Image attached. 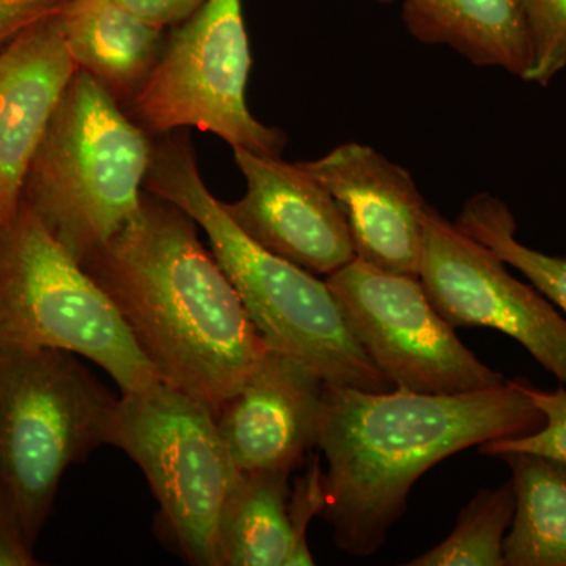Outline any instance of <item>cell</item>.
I'll return each instance as SVG.
<instances>
[{
    "instance_id": "1",
    "label": "cell",
    "mask_w": 566,
    "mask_h": 566,
    "mask_svg": "<svg viewBox=\"0 0 566 566\" xmlns=\"http://www.w3.org/2000/svg\"><path fill=\"white\" fill-rule=\"evenodd\" d=\"M84 270L111 297L166 385L218 417L268 345L240 294L197 237V222L145 191L120 232Z\"/></svg>"
},
{
    "instance_id": "2",
    "label": "cell",
    "mask_w": 566,
    "mask_h": 566,
    "mask_svg": "<svg viewBox=\"0 0 566 566\" xmlns=\"http://www.w3.org/2000/svg\"><path fill=\"white\" fill-rule=\"evenodd\" d=\"M545 416L520 379L463 394L367 392L324 385L316 449L326 457L324 506L349 556L381 549L417 480L461 450L535 433Z\"/></svg>"
},
{
    "instance_id": "3",
    "label": "cell",
    "mask_w": 566,
    "mask_h": 566,
    "mask_svg": "<svg viewBox=\"0 0 566 566\" xmlns=\"http://www.w3.org/2000/svg\"><path fill=\"white\" fill-rule=\"evenodd\" d=\"M144 189L191 216L243 301L268 348L292 356L333 385L392 390L346 322L326 281L253 243L205 185L188 132L155 136Z\"/></svg>"
},
{
    "instance_id": "4",
    "label": "cell",
    "mask_w": 566,
    "mask_h": 566,
    "mask_svg": "<svg viewBox=\"0 0 566 566\" xmlns=\"http://www.w3.org/2000/svg\"><path fill=\"white\" fill-rule=\"evenodd\" d=\"M155 139L77 70L33 156L21 202L81 264L136 218Z\"/></svg>"
},
{
    "instance_id": "5",
    "label": "cell",
    "mask_w": 566,
    "mask_h": 566,
    "mask_svg": "<svg viewBox=\"0 0 566 566\" xmlns=\"http://www.w3.org/2000/svg\"><path fill=\"white\" fill-rule=\"evenodd\" d=\"M115 403L76 354L0 352V501L33 549L66 469L107 446Z\"/></svg>"
},
{
    "instance_id": "6",
    "label": "cell",
    "mask_w": 566,
    "mask_h": 566,
    "mask_svg": "<svg viewBox=\"0 0 566 566\" xmlns=\"http://www.w3.org/2000/svg\"><path fill=\"white\" fill-rule=\"evenodd\" d=\"M14 349L77 354L122 394L163 381L111 297L22 202L0 227V352Z\"/></svg>"
},
{
    "instance_id": "7",
    "label": "cell",
    "mask_w": 566,
    "mask_h": 566,
    "mask_svg": "<svg viewBox=\"0 0 566 566\" xmlns=\"http://www.w3.org/2000/svg\"><path fill=\"white\" fill-rule=\"evenodd\" d=\"M107 444L139 465L156 501L161 534L188 564L221 566L219 534L243 472L211 411L164 381L122 394Z\"/></svg>"
},
{
    "instance_id": "8",
    "label": "cell",
    "mask_w": 566,
    "mask_h": 566,
    "mask_svg": "<svg viewBox=\"0 0 566 566\" xmlns=\"http://www.w3.org/2000/svg\"><path fill=\"white\" fill-rule=\"evenodd\" d=\"M251 69L243 0H207L167 36L161 57L128 104L129 115L153 137L197 128L232 148L281 156L285 134L248 109Z\"/></svg>"
},
{
    "instance_id": "9",
    "label": "cell",
    "mask_w": 566,
    "mask_h": 566,
    "mask_svg": "<svg viewBox=\"0 0 566 566\" xmlns=\"http://www.w3.org/2000/svg\"><path fill=\"white\" fill-rule=\"evenodd\" d=\"M326 283L365 353L394 387L463 394L509 381L465 348L419 277L387 273L356 259L327 275Z\"/></svg>"
},
{
    "instance_id": "10",
    "label": "cell",
    "mask_w": 566,
    "mask_h": 566,
    "mask_svg": "<svg viewBox=\"0 0 566 566\" xmlns=\"http://www.w3.org/2000/svg\"><path fill=\"white\" fill-rule=\"evenodd\" d=\"M419 279L428 300L453 327H491L520 342L566 386V319L534 285L455 222L428 207Z\"/></svg>"
},
{
    "instance_id": "11",
    "label": "cell",
    "mask_w": 566,
    "mask_h": 566,
    "mask_svg": "<svg viewBox=\"0 0 566 566\" xmlns=\"http://www.w3.org/2000/svg\"><path fill=\"white\" fill-rule=\"evenodd\" d=\"M233 155L248 189L222 207L249 240L326 277L356 260L344 211L300 163L245 148H233Z\"/></svg>"
},
{
    "instance_id": "12",
    "label": "cell",
    "mask_w": 566,
    "mask_h": 566,
    "mask_svg": "<svg viewBox=\"0 0 566 566\" xmlns=\"http://www.w3.org/2000/svg\"><path fill=\"white\" fill-rule=\"evenodd\" d=\"M300 164L344 211L356 259L387 273L419 277L430 205L405 167L357 142Z\"/></svg>"
},
{
    "instance_id": "13",
    "label": "cell",
    "mask_w": 566,
    "mask_h": 566,
    "mask_svg": "<svg viewBox=\"0 0 566 566\" xmlns=\"http://www.w3.org/2000/svg\"><path fill=\"white\" fill-rule=\"evenodd\" d=\"M326 381L292 356L268 349L216 417L241 472L296 471L316 449Z\"/></svg>"
},
{
    "instance_id": "14",
    "label": "cell",
    "mask_w": 566,
    "mask_h": 566,
    "mask_svg": "<svg viewBox=\"0 0 566 566\" xmlns=\"http://www.w3.org/2000/svg\"><path fill=\"white\" fill-rule=\"evenodd\" d=\"M77 70L54 14L0 52V227L20 208L33 156Z\"/></svg>"
},
{
    "instance_id": "15",
    "label": "cell",
    "mask_w": 566,
    "mask_h": 566,
    "mask_svg": "<svg viewBox=\"0 0 566 566\" xmlns=\"http://www.w3.org/2000/svg\"><path fill=\"white\" fill-rule=\"evenodd\" d=\"M54 18L77 69L128 106L161 57L166 31L118 0H63Z\"/></svg>"
},
{
    "instance_id": "16",
    "label": "cell",
    "mask_w": 566,
    "mask_h": 566,
    "mask_svg": "<svg viewBox=\"0 0 566 566\" xmlns=\"http://www.w3.org/2000/svg\"><path fill=\"white\" fill-rule=\"evenodd\" d=\"M403 21L420 43L452 48L475 66L531 77L534 51L521 0H403Z\"/></svg>"
},
{
    "instance_id": "17",
    "label": "cell",
    "mask_w": 566,
    "mask_h": 566,
    "mask_svg": "<svg viewBox=\"0 0 566 566\" xmlns=\"http://www.w3.org/2000/svg\"><path fill=\"white\" fill-rule=\"evenodd\" d=\"M292 471L243 472L219 534L221 566L314 565L290 510Z\"/></svg>"
},
{
    "instance_id": "18",
    "label": "cell",
    "mask_w": 566,
    "mask_h": 566,
    "mask_svg": "<svg viewBox=\"0 0 566 566\" xmlns=\"http://www.w3.org/2000/svg\"><path fill=\"white\" fill-rule=\"evenodd\" d=\"M494 458L512 471L516 495L505 566H566V464L516 450Z\"/></svg>"
},
{
    "instance_id": "19",
    "label": "cell",
    "mask_w": 566,
    "mask_h": 566,
    "mask_svg": "<svg viewBox=\"0 0 566 566\" xmlns=\"http://www.w3.org/2000/svg\"><path fill=\"white\" fill-rule=\"evenodd\" d=\"M455 223L526 275L547 301L566 312V256L547 255L521 243L515 216L504 200L488 192L476 193L464 203Z\"/></svg>"
},
{
    "instance_id": "20",
    "label": "cell",
    "mask_w": 566,
    "mask_h": 566,
    "mask_svg": "<svg viewBox=\"0 0 566 566\" xmlns=\"http://www.w3.org/2000/svg\"><path fill=\"white\" fill-rule=\"evenodd\" d=\"M512 480L485 488L469 502L452 534L441 545L412 558L408 566H505L504 542L515 515Z\"/></svg>"
},
{
    "instance_id": "21",
    "label": "cell",
    "mask_w": 566,
    "mask_h": 566,
    "mask_svg": "<svg viewBox=\"0 0 566 566\" xmlns=\"http://www.w3.org/2000/svg\"><path fill=\"white\" fill-rule=\"evenodd\" d=\"M520 379L524 392L531 397L536 408L545 416V424L531 434L515 436V438L495 439L479 446V453L486 457L497 455L499 452H531L536 455L553 458L566 464V389L542 390Z\"/></svg>"
},
{
    "instance_id": "22",
    "label": "cell",
    "mask_w": 566,
    "mask_h": 566,
    "mask_svg": "<svg viewBox=\"0 0 566 566\" xmlns=\"http://www.w3.org/2000/svg\"><path fill=\"white\" fill-rule=\"evenodd\" d=\"M534 65L528 81L547 85L566 66V0H521Z\"/></svg>"
},
{
    "instance_id": "23",
    "label": "cell",
    "mask_w": 566,
    "mask_h": 566,
    "mask_svg": "<svg viewBox=\"0 0 566 566\" xmlns=\"http://www.w3.org/2000/svg\"><path fill=\"white\" fill-rule=\"evenodd\" d=\"M63 0H0V52L44 18L51 17Z\"/></svg>"
},
{
    "instance_id": "24",
    "label": "cell",
    "mask_w": 566,
    "mask_h": 566,
    "mask_svg": "<svg viewBox=\"0 0 566 566\" xmlns=\"http://www.w3.org/2000/svg\"><path fill=\"white\" fill-rule=\"evenodd\" d=\"M118 2L153 28L167 31L188 21L202 9L207 0H118Z\"/></svg>"
},
{
    "instance_id": "25",
    "label": "cell",
    "mask_w": 566,
    "mask_h": 566,
    "mask_svg": "<svg viewBox=\"0 0 566 566\" xmlns=\"http://www.w3.org/2000/svg\"><path fill=\"white\" fill-rule=\"evenodd\" d=\"M39 565L18 521L0 501V566Z\"/></svg>"
}]
</instances>
